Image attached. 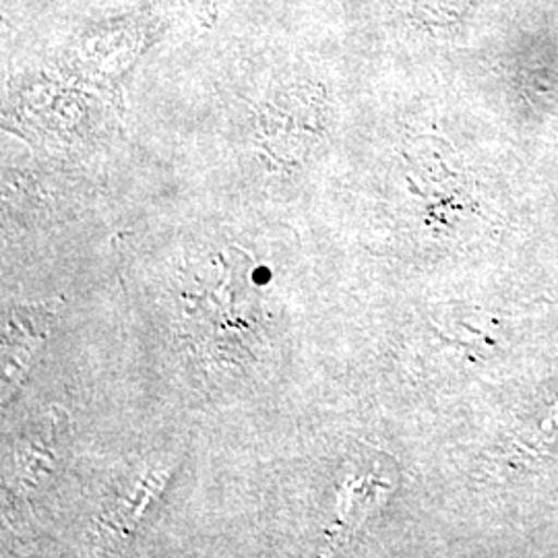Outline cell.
Instances as JSON below:
<instances>
[{
  "mask_svg": "<svg viewBox=\"0 0 558 558\" xmlns=\"http://www.w3.org/2000/svg\"><path fill=\"white\" fill-rule=\"evenodd\" d=\"M59 315L57 304H27L15 306L2 323V398L7 399L21 380L27 377L29 366L38 359L52 323Z\"/></svg>",
  "mask_w": 558,
  "mask_h": 558,
  "instance_id": "1",
  "label": "cell"
},
{
  "mask_svg": "<svg viewBox=\"0 0 558 558\" xmlns=\"http://www.w3.org/2000/svg\"><path fill=\"white\" fill-rule=\"evenodd\" d=\"M69 440V422L62 410H50L44 418L29 424L13 449L15 482L23 495L36 493L59 474Z\"/></svg>",
  "mask_w": 558,
  "mask_h": 558,
  "instance_id": "2",
  "label": "cell"
}]
</instances>
